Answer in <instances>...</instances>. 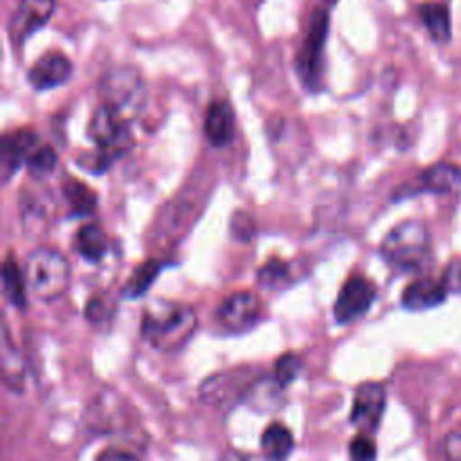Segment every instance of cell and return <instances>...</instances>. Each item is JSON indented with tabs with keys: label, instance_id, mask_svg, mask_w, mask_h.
Instances as JSON below:
<instances>
[{
	"label": "cell",
	"instance_id": "obj_1",
	"mask_svg": "<svg viewBox=\"0 0 461 461\" xmlns=\"http://www.w3.org/2000/svg\"><path fill=\"white\" fill-rule=\"evenodd\" d=\"M196 330V313L189 304L157 299L151 301L140 317L142 339L160 351L182 349Z\"/></svg>",
	"mask_w": 461,
	"mask_h": 461
},
{
	"label": "cell",
	"instance_id": "obj_2",
	"mask_svg": "<svg viewBox=\"0 0 461 461\" xmlns=\"http://www.w3.org/2000/svg\"><path fill=\"white\" fill-rule=\"evenodd\" d=\"M88 137L95 144V149L77 158V164L95 175L104 173L133 146L130 121L103 103L90 119Z\"/></svg>",
	"mask_w": 461,
	"mask_h": 461
},
{
	"label": "cell",
	"instance_id": "obj_3",
	"mask_svg": "<svg viewBox=\"0 0 461 461\" xmlns=\"http://www.w3.org/2000/svg\"><path fill=\"white\" fill-rule=\"evenodd\" d=\"M382 258L400 270H421L430 258V236L421 221H403L380 245Z\"/></svg>",
	"mask_w": 461,
	"mask_h": 461
},
{
	"label": "cell",
	"instance_id": "obj_4",
	"mask_svg": "<svg viewBox=\"0 0 461 461\" xmlns=\"http://www.w3.org/2000/svg\"><path fill=\"white\" fill-rule=\"evenodd\" d=\"M25 277L38 299L54 301L68 288L70 265L59 250L40 247L27 258Z\"/></svg>",
	"mask_w": 461,
	"mask_h": 461
},
{
	"label": "cell",
	"instance_id": "obj_5",
	"mask_svg": "<svg viewBox=\"0 0 461 461\" xmlns=\"http://www.w3.org/2000/svg\"><path fill=\"white\" fill-rule=\"evenodd\" d=\"M99 94L103 104L131 121L144 106L146 83L139 70L128 65H121L104 72L99 81Z\"/></svg>",
	"mask_w": 461,
	"mask_h": 461
},
{
	"label": "cell",
	"instance_id": "obj_6",
	"mask_svg": "<svg viewBox=\"0 0 461 461\" xmlns=\"http://www.w3.org/2000/svg\"><path fill=\"white\" fill-rule=\"evenodd\" d=\"M330 32V16L326 9H315L310 27L295 59V70L308 92H317L324 77V47Z\"/></svg>",
	"mask_w": 461,
	"mask_h": 461
},
{
	"label": "cell",
	"instance_id": "obj_7",
	"mask_svg": "<svg viewBox=\"0 0 461 461\" xmlns=\"http://www.w3.org/2000/svg\"><path fill=\"white\" fill-rule=\"evenodd\" d=\"M263 312V301L256 294L234 292L221 301L216 312V319L225 330L232 333H243L261 321Z\"/></svg>",
	"mask_w": 461,
	"mask_h": 461
},
{
	"label": "cell",
	"instance_id": "obj_8",
	"mask_svg": "<svg viewBox=\"0 0 461 461\" xmlns=\"http://www.w3.org/2000/svg\"><path fill=\"white\" fill-rule=\"evenodd\" d=\"M376 288L375 285L360 276L349 277L337 294L333 304V317L339 324H349L367 313L375 303Z\"/></svg>",
	"mask_w": 461,
	"mask_h": 461
},
{
	"label": "cell",
	"instance_id": "obj_9",
	"mask_svg": "<svg viewBox=\"0 0 461 461\" xmlns=\"http://www.w3.org/2000/svg\"><path fill=\"white\" fill-rule=\"evenodd\" d=\"M54 9L56 0H20L7 25L11 43L16 47L23 45L27 38H31L50 20Z\"/></svg>",
	"mask_w": 461,
	"mask_h": 461
},
{
	"label": "cell",
	"instance_id": "obj_10",
	"mask_svg": "<svg viewBox=\"0 0 461 461\" xmlns=\"http://www.w3.org/2000/svg\"><path fill=\"white\" fill-rule=\"evenodd\" d=\"M385 409V387L380 382H364L357 387L349 421L364 434L375 432Z\"/></svg>",
	"mask_w": 461,
	"mask_h": 461
},
{
	"label": "cell",
	"instance_id": "obj_11",
	"mask_svg": "<svg viewBox=\"0 0 461 461\" xmlns=\"http://www.w3.org/2000/svg\"><path fill=\"white\" fill-rule=\"evenodd\" d=\"M74 65L63 52H45L27 70V81L34 90H50L65 85L72 76Z\"/></svg>",
	"mask_w": 461,
	"mask_h": 461
},
{
	"label": "cell",
	"instance_id": "obj_12",
	"mask_svg": "<svg viewBox=\"0 0 461 461\" xmlns=\"http://www.w3.org/2000/svg\"><path fill=\"white\" fill-rule=\"evenodd\" d=\"M36 133L32 130L22 128L11 133H5L0 142V175L4 182L18 171L22 164L27 162V157L36 148Z\"/></svg>",
	"mask_w": 461,
	"mask_h": 461
},
{
	"label": "cell",
	"instance_id": "obj_13",
	"mask_svg": "<svg viewBox=\"0 0 461 461\" xmlns=\"http://www.w3.org/2000/svg\"><path fill=\"white\" fill-rule=\"evenodd\" d=\"M236 115L229 101L214 99L203 115V135L214 148H225L234 140Z\"/></svg>",
	"mask_w": 461,
	"mask_h": 461
},
{
	"label": "cell",
	"instance_id": "obj_14",
	"mask_svg": "<svg viewBox=\"0 0 461 461\" xmlns=\"http://www.w3.org/2000/svg\"><path fill=\"white\" fill-rule=\"evenodd\" d=\"M447 285L443 279H420L405 286L402 294V304L407 310H429L441 304L447 297Z\"/></svg>",
	"mask_w": 461,
	"mask_h": 461
},
{
	"label": "cell",
	"instance_id": "obj_15",
	"mask_svg": "<svg viewBox=\"0 0 461 461\" xmlns=\"http://www.w3.org/2000/svg\"><path fill=\"white\" fill-rule=\"evenodd\" d=\"M420 187L429 193L447 194L454 193L461 187V167L447 162L434 164L421 171Z\"/></svg>",
	"mask_w": 461,
	"mask_h": 461
},
{
	"label": "cell",
	"instance_id": "obj_16",
	"mask_svg": "<svg viewBox=\"0 0 461 461\" xmlns=\"http://www.w3.org/2000/svg\"><path fill=\"white\" fill-rule=\"evenodd\" d=\"M243 380H232L230 373L225 375H214L207 378L200 387V398H203L207 403L221 405V403H234V398L245 400L247 391H241Z\"/></svg>",
	"mask_w": 461,
	"mask_h": 461
},
{
	"label": "cell",
	"instance_id": "obj_17",
	"mask_svg": "<svg viewBox=\"0 0 461 461\" xmlns=\"http://www.w3.org/2000/svg\"><path fill=\"white\" fill-rule=\"evenodd\" d=\"M261 452L268 461H285L294 450V436L283 423H270L261 434Z\"/></svg>",
	"mask_w": 461,
	"mask_h": 461
},
{
	"label": "cell",
	"instance_id": "obj_18",
	"mask_svg": "<svg viewBox=\"0 0 461 461\" xmlns=\"http://www.w3.org/2000/svg\"><path fill=\"white\" fill-rule=\"evenodd\" d=\"M74 247L83 259H86L90 263H97L104 258V254L108 250V238L99 225L86 223L77 230Z\"/></svg>",
	"mask_w": 461,
	"mask_h": 461
},
{
	"label": "cell",
	"instance_id": "obj_19",
	"mask_svg": "<svg viewBox=\"0 0 461 461\" xmlns=\"http://www.w3.org/2000/svg\"><path fill=\"white\" fill-rule=\"evenodd\" d=\"M61 191L72 216H86L95 211L97 194L94 189H90V185L83 184L81 180L67 178L61 185Z\"/></svg>",
	"mask_w": 461,
	"mask_h": 461
},
{
	"label": "cell",
	"instance_id": "obj_20",
	"mask_svg": "<svg viewBox=\"0 0 461 461\" xmlns=\"http://www.w3.org/2000/svg\"><path fill=\"white\" fill-rule=\"evenodd\" d=\"M418 13L434 41L447 43L450 40L452 36L450 16H448V9L443 4H434V2L421 4Z\"/></svg>",
	"mask_w": 461,
	"mask_h": 461
},
{
	"label": "cell",
	"instance_id": "obj_21",
	"mask_svg": "<svg viewBox=\"0 0 461 461\" xmlns=\"http://www.w3.org/2000/svg\"><path fill=\"white\" fill-rule=\"evenodd\" d=\"M2 283H4V294L5 299L16 306V308H25V281L23 274L13 256H7L2 267Z\"/></svg>",
	"mask_w": 461,
	"mask_h": 461
},
{
	"label": "cell",
	"instance_id": "obj_22",
	"mask_svg": "<svg viewBox=\"0 0 461 461\" xmlns=\"http://www.w3.org/2000/svg\"><path fill=\"white\" fill-rule=\"evenodd\" d=\"M158 272H160V263L157 259H148V261L140 263L128 277V281L122 288V295L130 297V299L140 297L142 294H146L149 290V286L153 285Z\"/></svg>",
	"mask_w": 461,
	"mask_h": 461
},
{
	"label": "cell",
	"instance_id": "obj_23",
	"mask_svg": "<svg viewBox=\"0 0 461 461\" xmlns=\"http://www.w3.org/2000/svg\"><path fill=\"white\" fill-rule=\"evenodd\" d=\"M290 281V267L288 263L281 261L279 258L268 259L259 270H258V283L263 288L277 290L286 286Z\"/></svg>",
	"mask_w": 461,
	"mask_h": 461
},
{
	"label": "cell",
	"instance_id": "obj_24",
	"mask_svg": "<svg viewBox=\"0 0 461 461\" xmlns=\"http://www.w3.org/2000/svg\"><path fill=\"white\" fill-rule=\"evenodd\" d=\"M56 164H58V155H56L54 148L49 144L36 146L25 162L31 176H34V178H43V176L50 175L54 171Z\"/></svg>",
	"mask_w": 461,
	"mask_h": 461
},
{
	"label": "cell",
	"instance_id": "obj_25",
	"mask_svg": "<svg viewBox=\"0 0 461 461\" xmlns=\"http://www.w3.org/2000/svg\"><path fill=\"white\" fill-rule=\"evenodd\" d=\"M303 369V362L295 353H283L274 366V378L281 387L290 385Z\"/></svg>",
	"mask_w": 461,
	"mask_h": 461
},
{
	"label": "cell",
	"instance_id": "obj_26",
	"mask_svg": "<svg viewBox=\"0 0 461 461\" xmlns=\"http://www.w3.org/2000/svg\"><path fill=\"white\" fill-rule=\"evenodd\" d=\"M349 457L351 461H375L376 459V445L367 434H358L349 443Z\"/></svg>",
	"mask_w": 461,
	"mask_h": 461
},
{
	"label": "cell",
	"instance_id": "obj_27",
	"mask_svg": "<svg viewBox=\"0 0 461 461\" xmlns=\"http://www.w3.org/2000/svg\"><path fill=\"white\" fill-rule=\"evenodd\" d=\"M443 452L447 461H461V432H450L447 434L443 441Z\"/></svg>",
	"mask_w": 461,
	"mask_h": 461
},
{
	"label": "cell",
	"instance_id": "obj_28",
	"mask_svg": "<svg viewBox=\"0 0 461 461\" xmlns=\"http://www.w3.org/2000/svg\"><path fill=\"white\" fill-rule=\"evenodd\" d=\"M95 461H139V457L121 448H104Z\"/></svg>",
	"mask_w": 461,
	"mask_h": 461
},
{
	"label": "cell",
	"instance_id": "obj_29",
	"mask_svg": "<svg viewBox=\"0 0 461 461\" xmlns=\"http://www.w3.org/2000/svg\"><path fill=\"white\" fill-rule=\"evenodd\" d=\"M220 461H261L259 457L247 454V452H240V450H227Z\"/></svg>",
	"mask_w": 461,
	"mask_h": 461
},
{
	"label": "cell",
	"instance_id": "obj_30",
	"mask_svg": "<svg viewBox=\"0 0 461 461\" xmlns=\"http://www.w3.org/2000/svg\"><path fill=\"white\" fill-rule=\"evenodd\" d=\"M326 2H328V4H331V5H335V4H337V0H326Z\"/></svg>",
	"mask_w": 461,
	"mask_h": 461
}]
</instances>
